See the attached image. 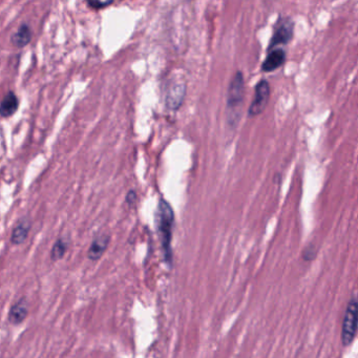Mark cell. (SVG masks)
<instances>
[{"mask_svg": "<svg viewBox=\"0 0 358 358\" xmlns=\"http://www.w3.org/2000/svg\"><path fill=\"white\" fill-rule=\"evenodd\" d=\"M156 226L163 250L164 260L168 265H171L173 261L172 240L175 226V213L170 202L164 199H160L158 203L156 212Z\"/></svg>", "mask_w": 358, "mask_h": 358, "instance_id": "1", "label": "cell"}, {"mask_svg": "<svg viewBox=\"0 0 358 358\" xmlns=\"http://www.w3.org/2000/svg\"><path fill=\"white\" fill-rule=\"evenodd\" d=\"M245 99V78L242 71H238L231 79L226 96V121L230 128L236 129Z\"/></svg>", "mask_w": 358, "mask_h": 358, "instance_id": "2", "label": "cell"}, {"mask_svg": "<svg viewBox=\"0 0 358 358\" xmlns=\"http://www.w3.org/2000/svg\"><path fill=\"white\" fill-rule=\"evenodd\" d=\"M357 330V300L353 297L347 307L342 328V342L344 346L352 344Z\"/></svg>", "mask_w": 358, "mask_h": 358, "instance_id": "3", "label": "cell"}, {"mask_svg": "<svg viewBox=\"0 0 358 358\" xmlns=\"http://www.w3.org/2000/svg\"><path fill=\"white\" fill-rule=\"evenodd\" d=\"M294 21L291 17H282L275 28V32L270 39L268 51L277 49L279 46L287 45L293 38Z\"/></svg>", "mask_w": 358, "mask_h": 358, "instance_id": "4", "label": "cell"}, {"mask_svg": "<svg viewBox=\"0 0 358 358\" xmlns=\"http://www.w3.org/2000/svg\"><path fill=\"white\" fill-rule=\"evenodd\" d=\"M270 95H271V89H270L269 82L265 79L261 80L256 86L255 97L249 107L248 116L254 118L261 115L267 107L270 99Z\"/></svg>", "mask_w": 358, "mask_h": 358, "instance_id": "5", "label": "cell"}, {"mask_svg": "<svg viewBox=\"0 0 358 358\" xmlns=\"http://www.w3.org/2000/svg\"><path fill=\"white\" fill-rule=\"evenodd\" d=\"M186 96V84L175 81L165 92V105L168 110L178 111L184 102Z\"/></svg>", "mask_w": 358, "mask_h": 358, "instance_id": "6", "label": "cell"}, {"mask_svg": "<svg viewBox=\"0 0 358 358\" xmlns=\"http://www.w3.org/2000/svg\"><path fill=\"white\" fill-rule=\"evenodd\" d=\"M286 61V52L283 49H272L268 51L265 60L262 63V71L270 73L280 69Z\"/></svg>", "mask_w": 358, "mask_h": 358, "instance_id": "7", "label": "cell"}, {"mask_svg": "<svg viewBox=\"0 0 358 358\" xmlns=\"http://www.w3.org/2000/svg\"><path fill=\"white\" fill-rule=\"evenodd\" d=\"M110 243H111V237L109 235L97 236L93 240L88 250V259L94 262L99 261L105 254V251L108 250Z\"/></svg>", "mask_w": 358, "mask_h": 358, "instance_id": "8", "label": "cell"}, {"mask_svg": "<svg viewBox=\"0 0 358 358\" xmlns=\"http://www.w3.org/2000/svg\"><path fill=\"white\" fill-rule=\"evenodd\" d=\"M32 227V222L30 218L23 217L18 220L17 224L14 226L11 235V242L13 245H23L30 234Z\"/></svg>", "mask_w": 358, "mask_h": 358, "instance_id": "9", "label": "cell"}, {"mask_svg": "<svg viewBox=\"0 0 358 358\" xmlns=\"http://www.w3.org/2000/svg\"><path fill=\"white\" fill-rule=\"evenodd\" d=\"M28 314H29V303L26 298H23L11 306L9 315H8V321L12 325H20L28 318Z\"/></svg>", "mask_w": 358, "mask_h": 358, "instance_id": "10", "label": "cell"}, {"mask_svg": "<svg viewBox=\"0 0 358 358\" xmlns=\"http://www.w3.org/2000/svg\"><path fill=\"white\" fill-rule=\"evenodd\" d=\"M33 39V30L28 24H21L10 38L11 44L16 49H24Z\"/></svg>", "mask_w": 358, "mask_h": 358, "instance_id": "11", "label": "cell"}, {"mask_svg": "<svg viewBox=\"0 0 358 358\" xmlns=\"http://www.w3.org/2000/svg\"><path fill=\"white\" fill-rule=\"evenodd\" d=\"M19 109V99L14 92H8V94L0 100V117L10 118Z\"/></svg>", "mask_w": 358, "mask_h": 358, "instance_id": "12", "label": "cell"}, {"mask_svg": "<svg viewBox=\"0 0 358 358\" xmlns=\"http://www.w3.org/2000/svg\"><path fill=\"white\" fill-rule=\"evenodd\" d=\"M68 249H69V242L63 238L58 239L52 247L51 260L54 262L62 260L63 257L67 255Z\"/></svg>", "mask_w": 358, "mask_h": 358, "instance_id": "13", "label": "cell"}, {"mask_svg": "<svg viewBox=\"0 0 358 358\" xmlns=\"http://www.w3.org/2000/svg\"><path fill=\"white\" fill-rule=\"evenodd\" d=\"M87 5L90 9L98 11L114 5V2H97V0H92V2H87Z\"/></svg>", "mask_w": 358, "mask_h": 358, "instance_id": "14", "label": "cell"}, {"mask_svg": "<svg viewBox=\"0 0 358 358\" xmlns=\"http://www.w3.org/2000/svg\"><path fill=\"white\" fill-rule=\"evenodd\" d=\"M137 201V193L136 191H134V189H131V191L126 194V197H125V202L128 203L130 206L134 205Z\"/></svg>", "mask_w": 358, "mask_h": 358, "instance_id": "15", "label": "cell"}]
</instances>
